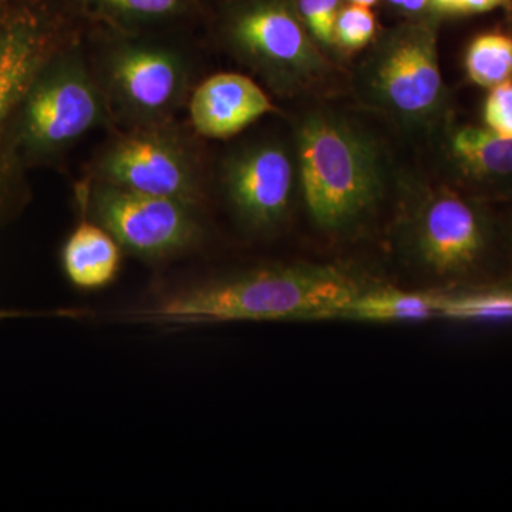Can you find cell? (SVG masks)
<instances>
[{
  "label": "cell",
  "mask_w": 512,
  "mask_h": 512,
  "mask_svg": "<svg viewBox=\"0 0 512 512\" xmlns=\"http://www.w3.org/2000/svg\"><path fill=\"white\" fill-rule=\"evenodd\" d=\"M86 29L69 0L0 2V220L22 201L23 174L8 151L20 101L43 64Z\"/></svg>",
  "instance_id": "obj_4"
},
{
  "label": "cell",
  "mask_w": 512,
  "mask_h": 512,
  "mask_svg": "<svg viewBox=\"0 0 512 512\" xmlns=\"http://www.w3.org/2000/svg\"><path fill=\"white\" fill-rule=\"evenodd\" d=\"M441 299L440 293L363 288L345 306L339 320L394 323L440 319Z\"/></svg>",
  "instance_id": "obj_15"
},
{
  "label": "cell",
  "mask_w": 512,
  "mask_h": 512,
  "mask_svg": "<svg viewBox=\"0 0 512 512\" xmlns=\"http://www.w3.org/2000/svg\"><path fill=\"white\" fill-rule=\"evenodd\" d=\"M440 319L458 322H510L512 282L470 285L441 299Z\"/></svg>",
  "instance_id": "obj_17"
},
{
  "label": "cell",
  "mask_w": 512,
  "mask_h": 512,
  "mask_svg": "<svg viewBox=\"0 0 512 512\" xmlns=\"http://www.w3.org/2000/svg\"><path fill=\"white\" fill-rule=\"evenodd\" d=\"M222 184L232 210L251 231H274L288 218L293 168L279 144H256L234 154L225 161Z\"/></svg>",
  "instance_id": "obj_10"
},
{
  "label": "cell",
  "mask_w": 512,
  "mask_h": 512,
  "mask_svg": "<svg viewBox=\"0 0 512 512\" xmlns=\"http://www.w3.org/2000/svg\"><path fill=\"white\" fill-rule=\"evenodd\" d=\"M111 126L84 32L50 57L30 83L10 128V161L20 174L56 163L87 133Z\"/></svg>",
  "instance_id": "obj_2"
},
{
  "label": "cell",
  "mask_w": 512,
  "mask_h": 512,
  "mask_svg": "<svg viewBox=\"0 0 512 512\" xmlns=\"http://www.w3.org/2000/svg\"><path fill=\"white\" fill-rule=\"evenodd\" d=\"M0 2H2V0H0Z\"/></svg>",
  "instance_id": "obj_28"
},
{
  "label": "cell",
  "mask_w": 512,
  "mask_h": 512,
  "mask_svg": "<svg viewBox=\"0 0 512 512\" xmlns=\"http://www.w3.org/2000/svg\"><path fill=\"white\" fill-rule=\"evenodd\" d=\"M493 247V227L480 205L457 192L441 191L416 217L421 265L454 282H470L484 271Z\"/></svg>",
  "instance_id": "obj_8"
},
{
  "label": "cell",
  "mask_w": 512,
  "mask_h": 512,
  "mask_svg": "<svg viewBox=\"0 0 512 512\" xmlns=\"http://www.w3.org/2000/svg\"><path fill=\"white\" fill-rule=\"evenodd\" d=\"M202 3H204V0H202ZM204 5H205V3H204Z\"/></svg>",
  "instance_id": "obj_27"
},
{
  "label": "cell",
  "mask_w": 512,
  "mask_h": 512,
  "mask_svg": "<svg viewBox=\"0 0 512 512\" xmlns=\"http://www.w3.org/2000/svg\"><path fill=\"white\" fill-rule=\"evenodd\" d=\"M484 120L498 136L512 138V80L491 89L485 100Z\"/></svg>",
  "instance_id": "obj_21"
},
{
  "label": "cell",
  "mask_w": 512,
  "mask_h": 512,
  "mask_svg": "<svg viewBox=\"0 0 512 512\" xmlns=\"http://www.w3.org/2000/svg\"><path fill=\"white\" fill-rule=\"evenodd\" d=\"M377 86L404 113H423L440 96L441 74L434 36L412 30L394 40L377 69Z\"/></svg>",
  "instance_id": "obj_11"
},
{
  "label": "cell",
  "mask_w": 512,
  "mask_h": 512,
  "mask_svg": "<svg viewBox=\"0 0 512 512\" xmlns=\"http://www.w3.org/2000/svg\"><path fill=\"white\" fill-rule=\"evenodd\" d=\"M375 30V15L369 6L352 3L339 12L335 25V42L345 49H362L373 39Z\"/></svg>",
  "instance_id": "obj_19"
},
{
  "label": "cell",
  "mask_w": 512,
  "mask_h": 512,
  "mask_svg": "<svg viewBox=\"0 0 512 512\" xmlns=\"http://www.w3.org/2000/svg\"><path fill=\"white\" fill-rule=\"evenodd\" d=\"M80 210L113 235L120 247L146 261L194 251L205 237L200 208L92 180L79 188Z\"/></svg>",
  "instance_id": "obj_7"
},
{
  "label": "cell",
  "mask_w": 512,
  "mask_h": 512,
  "mask_svg": "<svg viewBox=\"0 0 512 512\" xmlns=\"http://www.w3.org/2000/svg\"><path fill=\"white\" fill-rule=\"evenodd\" d=\"M363 286L333 266L278 265L208 279L126 312L161 328L339 319Z\"/></svg>",
  "instance_id": "obj_1"
},
{
  "label": "cell",
  "mask_w": 512,
  "mask_h": 512,
  "mask_svg": "<svg viewBox=\"0 0 512 512\" xmlns=\"http://www.w3.org/2000/svg\"><path fill=\"white\" fill-rule=\"evenodd\" d=\"M441 12L458 13L461 0H430Z\"/></svg>",
  "instance_id": "obj_24"
},
{
  "label": "cell",
  "mask_w": 512,
  "mask_h": 512,
  "mask_svg": "<svg viewBox=\"0 0 512 512\" xmlns=\"http://www.w3.org/2000/svg\"><path fill=\"white\" fill-rule=\"evenodd\" d=\"M466 69L471 82L487 89L512 80V37L490 32L468 46Z\"/></svg>",
  "instance_id": "obj_18"
},
{
  "label": "cell",
  "mask_w": 512,
  "mask_h": 512,
  "mask_svg": "<svg viewBox=\"0 0 512 512\" xmlns=\"http://www.w3.org/2000/svg\"><path fill=\"white\" fill-rule=\"evenodd\" d=\"M451 148L467 177L484 183L512 180V138L490 128L464 127L454 134Z\"/></svg>",
  "instance_id": "obj_16"
},
{
  "label": "cell",
  "mask_w": 512,
  "mask_h": 512,
  "mask_svg": "<svg viewBox=\"0 0 512 512\" xmlns=\"http://www.w3.org/2000/svg\"><path fill=\"white\" fill-rule=\"evenodd\" d=\"M393 5L400 6V8L410 10V12H417V10H421L427 3H430V0H390Z\"/></svg>",
  "instance_id": "obj_23"
},
{
  "label": "cell",
  "mask_w": 512,
  "mask_h": 512,
  "mask_svg": "<svg viewBox=\"0 0 512 512\" xmlns=\"http://www.w3.org/2000/svg\"><path fill=\"white\" fill-rule=\"evenodd\" d=\"M220 32L237 55L278 82L312 64L311 43L288 0H232L222 9Z\"/></svg>",
  "instance_id": "obj_9"
},
{
  "label": "cell",
  "mask_w": 512,
  "mask_h": 512,
  "mask_svg": "<svg viewBox=\"0 0 512 512\" xmlns=\"http://www.w3.org/2000/svg\"><path fill=\"white\" fill-rule=\"evenodd\" d=\"M306 205L320 227L342 229L375 204L379 181L362 138L340 121L311 117L299 131Z\"/></svg>",
  "instance_id": "obj_5"
},
{
  "label": "cell",
  "mask_w": 512,
  "mask_h": 512,
  "mask_svg": "<svg viewBox=\"0 0 512 512\" xmlns=\"http://www.w3.org/2000/svg\"><path fill=\"white\" fill-rule=\"evenodd\" d=\"M339 0H298L299 15L320 42H335Z\"/></svg>",
  "instance_id": "obj_20"
},
{
  "label": "cell",
  "mask_w": 512,
  "mask_h": 512,
  "mask_svg": "<svg viewBox=\"0 0 512 512\" xmlns=\"http://www.w3.org/2000/svg\"><path fill=\"white\" fill-rule=\"evenodd\" d=\"M121 248L109 231L90 220L73 229L62 249V266L67 279L82 291H99L117 278L121 269Z\"/></svg>",
  "instance_id": "obj_14"
},
{
  "label": "cell",
  "mask_w": 512,
  "mask_h": 512,
  "mask_svg": "<svg viewBox=\"0 0 512 512\" xmlns=\"http://www.w3.org/2000/svg\"><path fill=\"white\" fill-rule=\"evenodd\" d=\"M92 180L201 208L200 157L174 120L124 128L92 164Z\"/></svg>",
  "instance_id": "obj_6"
},
{
  "label": "cell",
  "mask_w": 512,
  "mask_h": 512,
  "mask_svg": "<svg viewBox=\"0 0 512 512\" xmlns=\"http://www.w3.org/2000/svg\"><path fill=\"white\" fill-rule=\"evenodd\" d=\"M23 315H25L23 312L3 311V309H0V320L20 318Z\"/></svg>",
  "instance_id": "obj_25"
},
{
  "label": "cell",
  "mask_w": 512,
  "mask_h": 512,
  "mask_svg": "<svg viewBox=\"0 0 512 512\" xmlns=\"http://www.w3.org/2000/svg\"><path fill=\"white\" fill-rule=\"evenodd\" d=\"M89 25L124 33H168L194 25L202 0H69Z\"/></svg>",
  "instance_id": "obj_13"
},
{
  "label": "cell",
  "mask_w": 512,
  "mask_h": 512,
  "mask_svg": "<svg viewBox=\"0 0 512 512\" xmlns=\"http://www.w3.org/2000/svg\"><path fill=\"white\" fill-rule=\"evenodd\" d=\"M349 2H352L353 5H362V6H372L377 3V0H349Z\"/></svg>",
  "instance_id": "obj_26"
},
{
  "label": "cell",
  "mask_w": 512,
  "mask_h": 512,
  "mask_svg": "<svg viewBox=\"0 0 512 512\" xmlns=\"http://www.w3.org/2000/svg\"><path fill=\"white\" fill-rule=\"evenodd\" d=\"M188 116L195 133L205 138H228L241 133L275 107L268 94L249 77L218 73L192 89Z\"/></svg>",
  "instance_id": "obj_12"
},
{
  "label": "cell",
  "mask_w": 512,
  "mask_h": 512,
  "mask_svg": "<svg viewBox=\"0 0 512 512\" xmlns=\"http://www.w3.org/2000/svg\"><path fill=\"white\" fill-rule=\"evenodd\" d=\"M164 33H124L87 23L94 77L114 126H148L174 120L192 92V63Z\"/></svg>",
  "instance_id": "obj_3"
},
{
  "label": "cell",
  "mask_w": 512,
  "mask_h": 512,
  "mask_svg": "<svg viewBox=\"0 0 512 512\" xmlns=\"http://www.w3.org/2000/svg\"><path fill=\"white\" fill-rule=\"evenodd\" d=\"M504 0H461L458 13H483L497 8Z\"/></svg>",
  "instance_id": "obj_22"
}]
</instances>
